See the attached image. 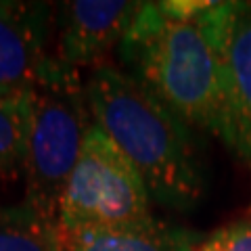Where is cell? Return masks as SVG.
Returning <instances> with one entry per match:
<instances>
[{"label":"cell","instance_id":"5","mask_svg":"<svg viewBox=\"0 0 251 251\" xmlns=\"http://www.w3.org/2000/svg\"><path fill=\"white\" fill-rule=\"evenodd\" d=\"M50 4L0 0V99L23 97L61 72L49 49Z\"/></svg>","mask_w":251,"mask_h":251},{"label":"cell","instance_id":"2","mask_svg":"<svg viewBox=\"0 0 251 251\" xmlns=\"http://www.w3.org/2000/svg\"><path fill=\"white\" fill-rule=\"evenodd\" d=\"M92 122L122 149L161 205L188 211L203 195V174L191 126L128 72L92 69L84 82Z\"/></svg>","mask_w":251,"mask_h":251},{"label":"cell","instance_id":"1","mask_svg":"<svg viewBox=\"0 0 251 251\" xmlns=\"http://www.w3.org/2000/svg\"><path fill=\"white\" fill-rule=\"evenodd\" d=\"M232 2H211L197 19L178 21L157 2H140L120 44L132 77L188 126L220 136L224 111V36Z\"/></svg>","mask_w":251,"mask_h":251},{"label":"cell","instance_id":"7","mask_svg":"<svg viewBox=\"0 0 251 251\" xmlns=\"http://www.w3.org/2000/svg\"><path fill=\"white\" fill-rule=\"evenodd\" d=\"M220 136L251 163V2H232L224 36V111Z\"/></svg>","mask_w":251,"mask_h":251},{"label":"cell","instance_id":"4","mask_svg":"<svg viewBox=\"0 0 251 251\" xmlns=\"http://www.w3.org/2000/svg\"><path fill=\"white\" fill-rule=\"evenodd\" d=\"M153 220L151 195L136 168L92 122L59 205L61 228L115 230Z\"/></svg>","mask_w":251,"mask_h":251},{"label":"cell","instance_id":"8","mask_svg":"<svg viewBox=\"0 0 251 251\" xmlns=\"http://www.w3.org/2000/svg\"><path fill=\"white\" fill-rule=\"evenodd\" d=\"M199 241L201 234L157 220L115 230H63L65 251H197Z\"/></svg>","mask_w":251,"mask_h":251},{"label":"cell","instance_id":"9","mask_svg":"<svg viewBox=\"0 0 251 251\" xmlns=\"http://www.w3.org/2000/svg\"><path fill=\"white\" fill-rule=\"evenodd\" d=\"M0 251H65L59 220L25 201L0 207Z\"/></svg>","mask_w":251,"mask_h":251},{"label":"cell","instance_id":"10","mask_svg":"<svg viewBox=\"0 0 251 251\" xmlns=\"http://www.w3.org/2000/svg\"><path fill=\"white\" fill-rule=\"evenodd\" d=\"M31 94L0 99V178H17L23 172Z\"/></svg>","mask_w":251,"mask_h":251},{"label":"cell","instance_id":"6","mask_svg":"<svg viewBox=\"0 0 251 251\" xmlns=\"http://www.w3.org/2000/svg\"><path fill=\"white\" fill-rule=\"evenodd\" d=\"M61 25L54 59L72 72L107 65V54L120 49L140 2L126 0H74L59 6Z\"/></svg>","mask_w":251,"mask_h":251},{"label":"cell","instance_id":"11","mask_svg":"<svg viewBox=\"0 0 251 251\" xmlns=\"http://www.w3.org/2000/svg\"><path fill=\"white\" fill-rule=\"evenodd\" d=\"M197 251H251V220L232 222L216 230L201 243Z\"/></svg>","mask_w":251,"mask_h":251},{"label":"cell","instance_id":"3","mask_svg":"<svg viewBox=\"0 0 251 251\" xmlns=\"http://www.w3.org/2000/svg\"><path fill=\"white\" fill-rule=\"evenodd\" d=\"M92 115L80 72L61 67L49 84L31 94L23 172L25 203L59 220V205L80 159Z\"/></svg>","mask_w":251,"mask_h":251}]
</instances>
